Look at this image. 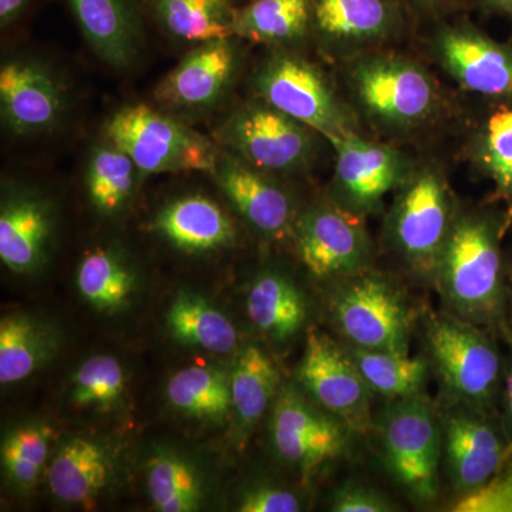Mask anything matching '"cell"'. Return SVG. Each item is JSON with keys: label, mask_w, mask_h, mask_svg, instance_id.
I'll use <instances>...</instances> for the list:
<instances>
[{"label": "cell", "mask_w": 512, "mask_h": 512, "mask_svg": "<svg viewBox=\"0 0 512 512\" xmlns=\"http://www.w3.org/2000/svg\"><path fill=\"white\" fill-rule=\"evenodd\" d=\"M503 224L494 212H458L431 281L446 312L481 328L500 325L507 305Z\"/></svg>", "instance_id": "cell-1"}, {"label": "cell", "mask_w": 512, "mask_h": 512, "mask_svg": "<svg viewBox=\"0 0 512 512\" xmlns=\"http://www.w3.org/2000/svg\"><path fill=\"white\" fill-rule=\"evenodd\" d=\"M384 467L403 493L416 504L439 495L443 466L441 416L423 393L390 400L379 424Z\"/></svg>", "instance_id": "cell-2"}, {"label": "cell", "mask_w": 512, "mask_h": 512, "mask_svg": "<svg viewBox=\"0 0 512 512\" xmlns=\"http://www.w3.org/2000/svg\"><path fill=\"white\" fill-rule=\"evenodd\" d=\"M457 214L453 192L439 168L413 170L387 215V242L413 274L433 281Z\"/></svg>", "instance_id": "cell-3"}, {"label": "cell", "mask_w": 512, "mask_h": 512, "mask_svg": "<svg viewBox=\"0 0 512 512\" xmlns=\"http://www.w3.org/2000/svg\"><path fill=\"white\" fill-rule=\"evenodd\" d=\"M349 84L363 113L386 130H413L439 109L436 82L409 57L394 53L357 56L350 67Z\"/></svg>", "instance_id": "cell-4"}, {"label": "cell", "mask_w": 512, "mask_h": 512, "mask_svg": "<svg viewBox=\"0 0 512 512\" xmlns=\"http://www.w3.org/2000/svg\"><path fill=\"white\" fill-rule=\"evenodd\" d=\"M429 365L454 402L487 410L504 380L503 357L484 328L443 312L427 320Z\"/></svg>", "instance_id": "cell-5"}, {"label": "cell", "mask_w": 512, "mask_h": 512, "mask_svg": "<svg viewBox=\"0 0 512 512\" xmlns=\"http://www.w3.org/2000/svg\"><path fill=\"white\" fill-rule=\"evenodd\" d=\"M103 134L131 157L141 175L211 174L220 151L207 137L147 104L117 110L104 124Z\"/></svg>", "instance_id": "cell-6"}, {"label": "cell", "mask_w": 512, "mask_h": 512, "mask_svg": "<svg viewBox=\"0 0 512 512\" xmlns=\"http://www.w3.org/2000/svg\"><path fill=\"white\" fill-rule=\"evenodd\" d=\"M330 312L348 346L410 353L414 312L402 289L386 275L366 269L340 282Z\"/></svg>", "instance_id": "cell-7"}, {"label": "cell", "mask_w": 512, "mask_h": 512, "mask_svg": "<svg viewBox=\"0 0 512 512\" xmlns=\"http://www.w3.org/2000/svg\"><path fill=\"white\" fill-rule=\"evenodd\" d=\"M258 99L301 121L326 140L355 131V121L315 64L292 53L265 60L252 77Z\"/></svg>", "instance_id": "cell-8"}, {"label": "cell", "mask_w": 512, "mask_h": 512, "mask_svg": "<svg viewBox=\"0 0 512 512\" xmlns=\"http://www.w3.org/2000/svg\"><path fill=\"white\" fill-rule=\"evenodd\" d=\"M315 131L264 100L249 101L217 130L222 148L269 174L305 170L315 154Z\"/></svg>", "instance_id": "cell-9"}, {"label": "cell", "mask_w": 512, "mask_h": 512, "mask_svg": "<svg viewBox=\"0 0 512 512\" xmlns=\"http://www.w3.org/2000/svg\"><path fill=\"white\" fill-rule=\"evenodd\" d=\"M365 220L333 198L298 215L296 251L313 278L342 282L370 269L373 245Z\"/></svg>", "instance_id": "cell-10"}, {"label": "cell", "mask_w": 512, "mask_h": 512, "mask_svg": "<svg viewBox=\"0 0 512 512\" xmlns=\"http://www.w3.org/2000/svg\"><path fill=\"white\" fill-rule=\"evenodd\" d=\"M271 437L276 454L303 477L343 456L350 429L335 414L322 409L303 390L286 386L276 397Z\"/></svg>", "instance_id": "cell-11"}, {"label": "cell", "mask_w": 512, "mask_h": 512, "mask_svg": "<svg viewBox=\"0 0 512 512\" xmlns=\"http://www.w3.org/2000/svg\"><path fill=\"white\" fill-rule=\"evenodd\" d=\"M329 143L336 154L332 198L362 217L379 214L386 198L413 173L399 150L366 140L356 131L330 138Z\"/></svg>", "instance_id": "cell-12"}, {"label": "cell", "mask_w": 512, "mask_h": 512, "mask_svg": "<svg viewBox=\"0 0 512 512\" xmlns=\"http://www.w3.org/2000/svg\"><path fill=\"white\" fill-rule=\"evenodd\" d=\"M443 467L454 490L467 497L483 490L497 476L511 444L487 410L454 402L441 414Z\"/></svg>", "instance_id": "cell-13"}, {"label": "cell", "mask_w": 512, "mask_h": 512, "mask_svg": "<svg viewBox=\"0 0 512 512\" xmlns=\"http://www.w3.org/2000/svg\"><path fill=\"white\" fill-rule=\"evenodd\" d=\"M298 382L313 402L345 421L350 429L365 431L369 427L372 389L348 346L343 348L326 333L309 329Z\"/></svg>", "instance_id": "cell-14"}, {"label": "cell", "mask_w": 512, "mask_h": 512, "mask_svg": "<svg viewBox=\"0 0 512 512\" xmlns=\"http://www.w3.org/2000/svg\"><path fill=\"white\" fill-rule=\"evenodd\" d=\"M69 94L60 74L33 56H15L0 67V116L16 137L53 133L66 116Z\"/></svg>", "instance_id": "cell-15"}, {"label": "cell", "mask_w": 512, "mask_h": 512, "mask_svg": "<svg viewBox=\"0 0 512 512\" xmlns=\"http://www.w3.org/2000/svg\"><path fill=\"white\" fill-rule=\"evenodd\" d=\"M431 52L467 92L494 103H512V46L461 23L440 29Z\"/></svg>", "instance_id": "cell-16"}, {"label": "cell", "mask_w": 512, "mask_h": 512, "mask_svg": "<svg viewBox=\"0 0 512 512\" xmlns=\"http://www.w3.org/2000/svg\"><path fill=\"white\" fill-rule=\"evenodd\" d=\"M403 26L400 0H312L311 33L335 56L365 55L394 39Z\"/></svg>", "instance_id": "cell-17"}, {"label": "cell", "mask_w": 512, "mask_h": 512, "mask_svg": "<svg viewBox=\"0 0 512 512\" xmlns=\"http://www.w3.org/2000/svg\"><path fill=\"white\" fill-rule=\"evenodd\" d=\"M211 175L235 211L262 237L282 239L293 234L298 220L295 201L274 175L225 148L218 151Z\"/></svg>", "instance_id": "cell-18"}, {"label": "cell", "mask_w": 512, "mask_h": 512, "mask_svg": "<svg viewBox=\"0 0 512 512\" xmlns=\"http://www.w3.org/2000/svg\"><path fill=\"white\" fill-rule=\"evenodd\" d=\"M237 40L231 36L195 45L158 84V103L184 111L208 110L220 103L237 76Z\"/></svg>", "instance_id": "cell-19"}, {"label": "cell", "mask_w": 512, "mask_h": 512, "mask_svg": "<svg viewBox=\"0 0 512 512\" xmlns=\"http://www.w3.org/2000/svg\"><path fill=\"white\" fill-rule=\"evenodd\" d=\"M55 231L53 207L25 187L9 188L0 207V259L10 271L28 274L45 262Z\"/></svg>", "instance_id": "cell-20"}, {"label": "cell", "mask_w": 512, "mask_h": 512, "mask_svg": "<svg viewBox=\"0 0 512 512\" xmlns=\"http://www.w3.org/2000/svg\"><path fill=\"white\" fill-rule=\"evenodd\" d=\"M84 39L103 62L128 69L143 45V0H67Z\"/></svg>", "instance_id": "cell-21"}, {"label": "cell", "mask_w": 512, "mask_h": 512, "mask_svg": "<svg viewBox=\"0 0 512 512\" xmlns=\"http://www.w3.org/2000/svg\"><path fill=\"white\" fill-rule=\"evenodd\" d=\"M154 229L188 254H204L231 247L237 228L217 202L205 195H185L165 205L154 220Z\"/></svg>", "instance_id": "cell-22"}, {"label": "cell", "mask_w": 512, "mask_h": 512, "mask_svg": "<svg viewBox=\"0 0 512 512\" xmlns=\"http://www.w3.org/2000/svg\"><path fill=\"white\" fill-rule=\"evenodd\" d=\"M111 463L96 441L73 437L57 451L47 474L50 491L62 503L92 507L106 488Z\"/></svg>", "instance_id": "cell-23"}, {"label": "cell", "mask_w": 512, "mask_h": 512, "mask_svg": "<svg viewBox=\"0 0 512 512\" xmlns=\"http://www.w3.org/2000/svg\"><path fill=\"white\" fill-rule=\"evenodd\" d=\"M247 312L252 325L266 338L284 343L295 338L308 320V303L288 276L265 271L249 288Z\"/></svg>", "instance_id": "cell-24"}, {"label": "cell", "mask_w": 512, "mask_h": 512, "mask_svg": "<svg viewBox=\"0 0 512 512\" xmlns=\"http://www.w3.org/2000/svg\"><path fill=\"white\" fill-rule=\"evenodd\" d=\"M144 12L177 42L200 43L234 36L235 0H143Z\"/></svg>", "instance_id": "cell-25"}, {"label": "cell", "mask_w": 512, "mask_h": 512, "mask_svg": "<svg viewBox=\"0 0 512 512\" xmlns=\"http://www.w3.org/2000/svg\"><path fill=\"white\" fill-rule=\"evenodd\" d=\"M312 30V0H248L235 10L238 39L268 46L299 42Z\"/></svg>", "instance_id": "cell-26"}, {"label": "cell", "mask_w": 512, "mask_h": 512, "mask_svg": "<svg viewBox=\"0 0 512 512\" xmlns=\"http://www.w3.org/2000/svg\"><path fill=\"white\" fill-rule=\"evenodd\" d=\"M167 326L178 342L227 355L237 348L238 333L231 320L201 296L180 293L167 312Z\"/></svg>", "instance_id": "cell-27"}, {"label": "cell", "mask_w": 512, "mask_h": 512, "mask_svg": "<svg viewBox=\"0 0 512 512\" xmlns=\"http://www.w3.org/2000/svg\"><path fill=\"white\" fill-rule=\"evenodd\" d=\"M231 382L232 409L239 426L251 429L278 397L279 373L271 357L258 346H247L235 360Z\"/></svg>", "instance_id": "cell-28"}, {"label": "cell", "mask_w": 512, "mask_h": 512, "mask_svg": "<svg viewBox=\"0 0 512 512\" xmlns=\"http://www.w3.org/2000/svg\"><path fill=\"white\" fill-rule=\"evenodd\" d=\"M136 163L116 144L104 141L90 153L86 168V187L90 202L103 215H117L131 200L138 178Z\"/></svg>", "instance_id": "cell-29"}, {"label": "cell", "mask_w": 512, "mask_h": 512, "mask_svg": "<svg viewBox=\"0 0 512 512\" xmlns=\"http://www.w3.org/2000/svg\"><path fill=\"white\" fill-rule=\"evenodd\" d=\"M167 397L175 410L198 420L221 423L232 409L229 376L217 367L192 366L175 373Z\"/></svg>", "instance_id": "cell-30"}, {"label": "cell", "mask_w": 512, "mask_h": 512, "mask_svg": "<svg viewBox=\"0 0 512 512\" xmlns=\"http://www.w3.org/2000/svg\"><path fill=\"white\" fill-rule=\"evenodd\" d=\"M76 282L84 301L101 312L119 311L130 301L136 286L133 271L119 252L103 247L84 254Z\"/></svg>", "instance_id": "cell-31"}, {"label": "cell", "mask_w": 512, "mask_h": 512, "mask_svg": "<svg viewBox=\"0 0 512 512\" xmlns=\"http://www.w3.org/2000/svg\"><path fill=\"white\" fill-rule=\"evenodd\" d=\"M348 349L372 392L389 400L423 393L430 367L424 357L353 346Z\"/></svg>", "instance_id": "cell-32"}, {"label": "cell", "mask_w": 512, "mask_h": 512, "mask_svg": "<svg viewBox=\"0 0 512 512\" xmlns=\"http://www.w3.org/2000/svg\"><path fill=\"white\" fill-rule=\"evenodd\" d=\"M473 160L493 181L495 195L512 207V103H495L473 140Z\"/></svg>", "instance_id": "cell-33"}, {"label": "cell", "mask_w": 512, "mask_h": 512, "mask_svg": "<svg viewBox=\"0 0 512 512\" xmlns=\"http://www.w3.org/2000/svg\"><path fill=\"white\" fill-rule=\"evenodd\" d=\"M52 353L49 335L39 323L23 315L0 322V383L22 382Z\"/></svg>", "instance_id": "cell-34"}, {"label": "cell", "mask_w": 512, "mask_h": 512, "mask_svg": "<svg viewBox=\"0 0 512 512\" xmlns=\"http://www.w3.org/2000/svg\"><path fill=\"white\" fill-rule=\"evenodd\" d=\"M148 495L161 512L200 510L201 481L197 471L184 458L161 451L148 460Z\"/></svg>", "instance_id": "cell-35"}, {"label": "cell", "mask_w": 512, "mask_h": 512, "mask_svg": "<svg viewBox=\"0 0 512 512\" xmlns=\"http://www.w3.org/2000/svg\"><path fill=\"white\" fill-rule=\"evenodd\" d=\"M52 437L53 430L35 424L19 427L6 436L2 444L3 468L20 490L35 487L49 457Z\"/></svg>", "instance_id": "cell-36"}, {"label": "cell", "mask_w": 512, "mask_h": 512, "mask_svg": "<svg viewBox=\"0 0 512 512\" xmlns=\"http://www.w3.org/2000/svg\"><path fill=\"white\" fill-rule=\"evenodd\" d=\"M126 387L123 366L116 357H90L73 377L72 399L80 407L109 410L120 402Z\"/></svg>", "instance_id": "cell-37"}, {"label": "cell", "mask_w": 512, "mask_h": 512, "mask_svg": "<svg viewBox=\"0 0 512 512\" xmlns=\"http://www.w3.org/2000/svg\"><path fill=\"white\" fill-rule=\"evenodd\" d=\"M454 512H512V444L503 466L483 490L458 498Z\"/></svg>", "instance_id": "cell-38"}, {"label": "cell", "mask_w": 512, "mask_h": 512, "mask_svg": "<svg viewBox=\"0 0 512 512\" xmlns=\"http://www.w3.org/2000/svg\"><path fill=\"white\" fill-rule=\"evenodd\" d=\"M333 512H392L396 505L376 488L349 480L340 485L330 498Z\"/></svg>", "instance_id": "cell-39"}, {"label": "cell", "mask_w": 512, "mask_h": 512, "mask_svg": "<svg viewBox=\"0 0 512 512\" xmlns=\"http://www.w3.org/2000/svg\"><path fill=\"white\" fill-rule=\"evenodd\" d=\"M302 503L298 495L274 485H256L249 488L239 501L241 512H298Z\"/></svg>", "instance_id": "cell-40"}, {"label": "cell", "mask_w": 512, "mask_h": 512, "mask_svg": "<svg viewBox=\"0 0 512 512\" xmlns=\"http://www.w3.org/2000/svg\"><path fill=\"white\" fill-rule=\"evenodd\" d=\"M36 0H0V28L10 30L29 15Z\"/></svg>", "instance_id": "cell-41"}, {"label": "cell", "mask_w": 512, "mask_h": 512, "mask_svg": "<svg viewBox=\"0 0 512 512\" xmlns=\"http://www.w3.org/2000/svg\"><path fill=\"white\" fill-rule=\"evenodd\" d=\"M503 429L512 441V353L510 362L504 369L503 380Z\"/></svg>", "instance_id": "cell-42"}, {"label": "cell", "mask_w": 512, "mask_h": 512, "mask_svg": "<svg viewBox=\"0 0 512 512\" xmlns=\"http://www.w3.org/2000/svg\"><path fill=\"white\" fill-rule=\"evenodd\" d=\"M477 3L487 12L512 19V0H477Z\"/></svg>", "instance_id": "cell-43"}, {"label": "cell", "mask_w": 512, "mask_h": 512, "mask_svg": "<svg viewBox=\"0 0 512 512\" xmlns=\"http://www.w3.org/2000/svg\"><path fill=\"white\" fill-rule=\"evenodd\" d=\"M413 2L420 6V8L436 12V10L448 8V6L456 3L457 0H413Z\"/></svg>", "instance_id": "cell-44"}, {"label": "cell", "mask_w": 512, "mask_h": 512, "mask_svg": "<svg viewBox=\"0 0 512 512\" xmlns=\"http://www.w3.org/2000/svg\"><path fill=\"white\" fill-rule=\"evenodd\" d=\"M508 284H510L511 298H512V264L507 271Z\"/></svg>", "instance_id": "cell-45"}]
</instances>
